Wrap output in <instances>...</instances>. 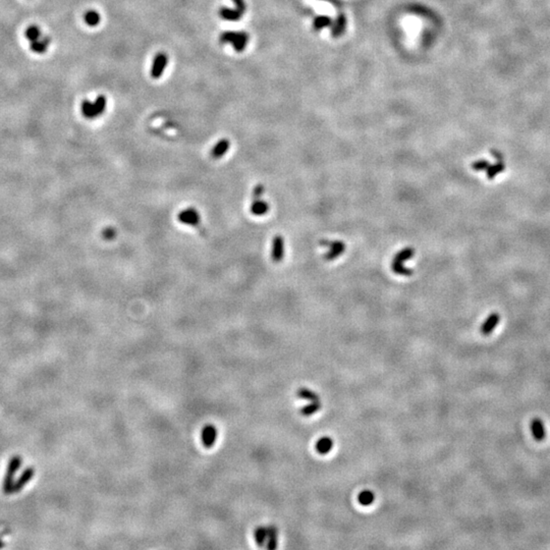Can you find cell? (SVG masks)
<instances>
[{
    "instance_id": "cell-28",
    "label": "cell",
    "mask_w": 550,
    "mask_h": 550,
    "mask_svg": "<svg viewBox=\"0 0 550 550\" xmlns=\"http://www.w3.org/2000/svg\"><path fill=\"white\" fill-rule=\"evenodd\" d=\"M4 545H5V544H4V542H3V541H2L1 539H0V548H2V547H3Z\"/></svg>"
},
{
    "instance_id": "cell-9",
    "label": "cell",
    "mask_w": 550,
    "mask_h": 550,
    "mask_svg": "<svg viewBox=\"0 0 550 550\" xmlns=\"http://www.w3.org/2000/svg\"><path fill=\"white\" fill-rule=\"evenodd\" d=\"M179 221L185 225L193 226V227H200L201 226V215L197 209L193 207H189L187 209L182 210L179 215H177Z\"/></svg>"
},
{
    "instance_id": "cell-1",
    "label": "cell",
    "mask_w": 550,
    "mask_h": 550,
    "mask_svg": "<svg viewBox=\"0 0 550 550\" xmlns=\"http://www.w3.org/2000/svg\"><path fill=\"white\" fill-rule=\"evenodd\" d=\"M415 255L414 248L406 247L398 252L392 260V270L395 274L400 276H411L413 270L405 267V262L411 260Z\"/></svg>"
},
{
    "instance_id": "cell-4",
    "label": "cell",
    "mask_w": 550,
    "mask_h": 550,
    "mask_svg": "<svg viewBox=\"0 0 550 550\" xmlns=\"http://www.w3.org/2000/svg\"><path fill=\"white\" fill-rule=\"evenodd\" d=\"M298 397L300 399H303V400L309 401V403L306 404L300 411V413L303 414L304 416H306V417L312 416L321 409L320 398L318 397L317 394L312 392V390H310L308 388H300L298 392Z\"/></svg>"
},
{
    "instance_id": "cell-22",
    "label": "cell",
    "mask_w": 550,
    "mask_h": 550,
    "mask_svg": "<svg viewBox=\"0 0 550 550\" xmlns=\"http://www.w3.org/2000/svg\"><path fill=\"white\" fill-rule=\"evenodd\" d=\"M22 464H23V458H22L21 456H19V455L12 456V457L10 458V460H9L8 466H7L6 475L14 477L15 473L17 472V470H19V469L21 468Z\"/></svg>"
},
{
    "instance_id": "cell-19",
    "label": "cell",
    "mask_w": 550,
    "mask_h": 550,
    "mask_svg": "<svg viewBox=\"0 0 550 550\" xmlns=\"http://www.w3.org/2000/svg\"><path fill=\"white\" fill-rule=\"evenodd\" d=\"M333 448V440L329 437H322L316 443V450L320 454H327Z\"/></svg>"
},
{
    "instance_id": "cell-11",
    "label": "cell",
    "mask_w": 550,
    "mask_h": 550,
    "mask_svg": "<svg viewBox=\"0 0 550 550\" xmlns=\"http://www.w3.org/2000/svg\"><path fill=\"white\" fill-rule=\"evenodd\" d=\"M285 257V239L282 236L276 235L272 239L271 244V259L275 263H280Z\"/></svg>"
},
{
    "instance_id": "cell-3",
    "label": "cell",
    "mask_w": 550,
    "mask_h": 550,
    "mask_svg": "<svg viewBox=\"0 0 550 550\" xmlns=\"http://www.w3.org/2000/svg\"><path fill=\"white\" fill-rule=\"evenodd\" d=\"M264 192H265V187L262 184H258L255 186L252 194V203L250 206V212L253 215L258 217L267 214L270 209L269 204L262 199Z\"/></svg>"
},
{
    "instance_id": "cell-17",
    "label": "cell",
    "mask_w": 550,
    "mask_h": 550,
    "mask_svg": "<svg viewBox=\"0 0 550 550\" xmlns=\"http://www.w3.org/2000/svg\"><path fill=\"white\" fill-rule=\"evenodd\" d=\"M346 25H347V19L345 14H340L336 21L332 24V29H331L332 36L335 38L340 37L346 30Z\"/></svg>"
},
{
    "instance_id": "cell-26",
    "label": "cell",
    "mask_w": 550,
    "mask_h": 550,
    "mask_svg": "<svg viewBox=\"0 0 550 550\" xmlns=\"http://www.w3.org/2000/svg\"><path fill=\"white\" fill-rule=\"evenodd\" d=\"M489 165H490L489 161L485 160V159H481V160H477V161L473 162L471 167L475 171H483V170H486Z\"/></svg>"
},
{
    "instance_id": "cell-10",
    "label": "cell",
    "mask_w": 550,
    "mask_h": 550,
    "mask_svg": "<svg viewBox=\"0 0 550 550\" xmlns=\"http://www.w3.org/2000/svg\"><path fill=\"white\" fill-rule=\"evenodd\" d=\"M218 439V430L213 424L205 425L201 431V441L204 448L211 449Z\"/></svg>"
},
{
    "instance_id": "cell-23",
    "label": "cell",
    "mask_w": 550,
    "mask_h": 550,
    "mask_svg": "<svg viewBox=\"0 0 550 550\" xmlns=\"http://www.w3.org/2000/svg\"><path fill=\"white\" fill-rule=\"evenodd\" d=\"M84 21L88 26L95 27L100 23L101 16L96 10H88L84 14Z\"/></svg>"
},
{
    "instance_id": "cell-16",
    "label": "cell",
    "mask_w": 550,
    "mask_h": 550,
    "mask_svg": "<svg viewBox=\"0 0 550 550\" xmlns=\"http://www.w3.org/2000/svg\"><path fill=\"white\" fill-rule=\"evenodd\" d=\"M35 470L33 467H28L20 476V478L17 479V481L14 482V492L20 491L24 488V486L30 482L32 480V478L34 476Z\"/></svg>"
},
{
    "instance_id": "cell-13",
    "label": "cell",
    "mask_w": 550,
    "mask_h": 550,
    "mask_svg": "<svg viewBox=\"0 0 550 550\" xmlns=\"http://www.w3.org/2000/svg\"><path fill=\"white\" fill-rule=\"evenodd\" d=\"M500 321V315L499 313H496V312L491 313L487 317V319L481 326V329H480L481 333L483 335L491 334L494 331V329L496 328V326L499 325Z\"/></svg>"
},
{
    "instance_id": "cell-5",
    "label": "cell",
    "mask_w": 550,
    "mask_h": 550,
    "mask_svg": "<svg viewBox=\"0 0 550 550\" xmlns=\"http://www.w3.org/2000/svg\"><path fill=\"white\" fill-rule=\"evenodd\" d=\"M106 108V98L99 96L93 103L89 100H84L81 106L83 115L88 119H94L104 113Z\"/></svg>"
},
{
    "instance_id": "cell-25",
    "label": "cell",
    "mask_w": 550,
    "mask_h": 550,
    "mask_svg": "<svg viewBox=\"0 0 550 550\" xmlns=\"http://www.w3.org/2000/svg\"><path fill=\"white\" fill-rule=\"evenodd\" d=\"M332 20L330 17L326 16V15H321V16H318L315 19L314 23H313V27L315 30H320L322 28L328 27V26H332Z\"/></svg>"
},
{
    "instance_id": "cell-8",
    "label": "cell",
    "mask_w": 550,
    "mask_h": 550,
    "mask_svg": "<svg viewBox=\"0 0 550 550\" xmlns=\"http://www.w3.org/2000/svg\"><path fill=\"white\" fill-rule=\"evenodd\" d=\"M234 2L236 3V9H232V8H228V7H222L219 10V14L222 17L223 20L229 21V22H237L240 19H242V16L244 15L245 11H246V3L244 0H234Z\"/></svg>"
},
{
    "instance_id": "cell-2",
    "label": "cell",
    "mask_w": 550,
    "mask_h": 550,
    "mask_svg": "<svg viewBox=\"0 0 550 550\" xmlns=\"http://www.w3.org/2000/svg\"><path fill=\"white\" fill-rule=\"evenodd\" d=\"M278 531L273 526L259 527L254 531V539L260 547L273 549L277 546Z\"/></svg>"
},
{
    "instance_id": "cell-7",
    "label": "cell",
    "mask_w": 550,
    "mask_h": 550,
    "mask_svg": "<svg viewBox=\"0 0 550 550\" xmlns=\"http://www.w3.org/2000/svg\"><path fill=\"white\" fill-rule=\"evenodd\" d=\"M320 245L326 248V253L323 256L326 261L336 260L346 252V244L340 240H322Z\"/></svg>"
},
{
    "instance_id": "cell-15",
    "label": "cell",
    "mask_w": 550,
    "mask_h": 550,
    "mask_svg": "<svg viewBox=\"0 0 550 550\" xmlns=\"http://www.w3.org/2000/svg\"><path fill=\"white\" fill-rule=\"evenodd\" d=\"M531 432L533 434L534 438L537 441H542L545 436H546V432H545V428H544V424L542 422V420H540L539 418H535L532 420L531 422Z\"/></svg>"
},
{
    "instance_id": "cell-21",
    "label": "cell",
    "mask_w": 550,
    "mask_h": 550,
    "mask_svg": "<svg viewBox=\"0 0 550 550\" xmlns=\"http://www.w3.org/2000/svg\"><path fill=\"white\" fill-rule=\"evenodd\" d=\"M25 37L28 41L34 42L41 37V30L37 25H31L25 31Z\"/></svg>"
},
{
    "instance_id": "cell-14",
    "label": "cell",
    "mask_w": 550,
    "mask_h": 550,
    "mask_svg": "<svg viewBox=\"0 0 550 550\" xmlns=\"http://www.w3.org/2000/svg\"><path fill=\"white\" fill-rule=\"evenodd\" d=\"M229 147H230V142L227 139H222V140L218 141L217 143L214 145V147L212 148L211 156L214 159H219L227 153V151L229 150Z\"/></svg>"
},
{
    "instance_id": "cell-12",
    "label": "cell",
    "mask_w": 550,
    "mask_h": 550,
    "mask_svg": "<svg viewBox=\"0 0 550 550\" xmlns=\"http://www.w3.org/2000/svg\"><path fill=\"white\" fill-rule=\"evenodd\" d=\"M168 63V56L165 54L163 52L158 53V54L155 56L153 64H152V68H151V76L153 79H159L165 69V66Z\"/></svg>"
},
{
    "instance_id": "cell-20",
    "label": "cell",
    "mask_w": 550,
    "mask_h": 550,
    "mask_svg": "<svg viewBox=\"0 0 550 550\" xmlns=\"http://www.w3.org/2000/svg\"><path fill=\"white\" fill-rule=\"evenodd\" d=\"M504 169H505V165H504V163H503L502 161H500V162L495 163V164H492V165L490 164V165L488 166V168L486 169V176H487V179H488V180H494L495 177H496V175L500 174V173H501V172H503Z\"/></svg>"
},
{
    "instance_id": "cell-6",
    "label": "cell",
    "mask_w": 550,
    "mask_h": 550,
    "mask_svg": "<svg viewBox=\"0 0 550 550\" xmlns=\"http://www.w3.org/2000/svg\"><path fill=\"white\" fill-rule=\"evenodd\" d=\"M220 41L232 44L236 51L242 52L249 41V35L245 32H224L221 34Z\"/></svg>"
},
{
    "instance_id": "cell-18",
    "label": "cell",
    "mask_w": 550,
    "mask_h": 550,
    "mask_svg": "<svg viewBox=\"0 0 550 550\" xmlns=\"http://www.w3.org/2000/svg\"><path fill=\"white\" fill-rule=\"evenodd\" d=\"M49 44H50V38L44 37L43 39H38L36 41L31 42L30 49L34 53H37V54H43V53L47 51Z\"/></svg>"
},
{
    "instance_id": "cell-24",
    "label": "cell",
    "mask_w": 550,
    "mask_h": 550,
    "mask_svg": "<svg viewBox=\"0 0 550 550\" xmlns=\"http://www.w3.org/2000/svg\"><path fill=\"white\" fill-rule=\"evenodd\" d=\"M374 500H375V494L372 492L371 490H364L358 496V500H359L360 504H362L364 506L371 505L372 503L374 502Z\"/></svg>"
},
{
    "instance_id": "cell-27",
    "label": "cell",
    "mask_w": 550,
    "mask_h": 550,
    "mask_svg": "<svg viewBox=\"0 0 550 550\" xmlns=\"http://www.w3.org/2000/svg\"><path fill=\"white\" fill-rule=\"evenodd\" d=\"M116 236V232L112 227H107L103 230V237L106 240H112Z\"/></svg>"
}]
</instances>
